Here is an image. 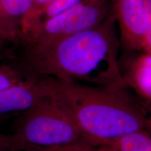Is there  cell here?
<instances>
[{
  "mask_svg": "<svg viewBox=\"0 0 151 151\" xmlns=\"http://www.w3.org/2000/svg\"><path fill=\"white\" fill-rule=\"evenodd\" d=\"M54 90L53 78L30 75L22 83L0 91V120L21 114Z\"/></svg>",
  "mask_w": 151,
  "mask_h": 151,
  "instance_id": "cell-5",
  "label": "cell"
},
{
  "mask_svg": "<svg viewBox=\"0 0 151 151\" xmlns=\"http://www.w3.org/2000/svg\"><path fill=\"white\" fill-rule=\"evenodd\" d=\"M13 134L19 151L78 143L91 145L57 94L55 84L51 94L19 115Z\"/></svg>",
  "mask_w": 151,
  "mask_h": 151,
  "instance_id": "cell-3",
  "label": "cell"
},
{
  "mask_svg": "<svg viewBox=\"0 0 151 151\" xmlns=\"http://www.w3.org/2000/svg\"><path fill=\"white\" fill-rule=\"evenodd\" d=\"M21 151H100V147H95L86 143H78L49 148L27 149Z\"/></svg>",
  "mask_w": 151,
  "mask_h": 151,
  "instance_id": "cell-13",
  "label": "cell"
},
{
  "mask_svg": "<svg viewBox=\"0 0 151 151\" xmlns=\"http://www.w3.org/2000/svg\"><path fill=\"white\" fill-rule=\"evenodd\" d=\"M0 44H1V43H0ZM0 49H1V45H0Z\"/></svg>",
  "mask_w": 151,
  "mask_h": 151,
  "instance_id": "cell-19",
  "label": "cell"
},
{
  "mask_svg": "<svg viewBox=\"0 0 151 151\" xmlns=\"http://www.w3.org/2000/svg\"><path fill=\"white\" fill-rule=\"evenodd\" d=\"M53 1L54 0H31V7L29 12L20 22V34L22 38L29 32L39 16Z\"/></svg>",
  "mask_w": 151,
  "mask_h": 151,
  "instance_id": "cell-12",
  "label": "cell"
},
{
  "mask_svg": "<svg viewBox=\"0 0 151 151\" xmlns=\"http://www.w3.org/2000/svg\"><path fill=\"white\" fill-rule=\"evenodd\" d=\"M120 41L128 50L143 51L146 24L145 0H111Z\"/></svg>",
  "mask_w": 151,
  "mask_h": 151,
  "instance_id": "cell-6",
  "label": "cell"
},
{
  "mask_svg": "<svg viewBox=\"0 0 151 151\" xmlns=\"http://www.w3.org/2000/svg\"><path fill=\"white\" fill-rule=\"evenodd\" d=\"M58 95L85 138L109 146L128 134L146 130L149 121L128 88L100 87L55 79Z\"/></svg>",
  "mask_w": 151,
  "mask_h": 151,
  "instance_id": "cell-2",
  "label": "cell"
},
{
  "mask_svg": "<svg viewBox=\"0 0 151 151\" xmlns=\"http://www.w3.org/2000/svg\"><path fill=\"white\" fill-rule=\"evenodd\" d=\"M29 76L20 68L0 64V91L22 83Z\"/></svg>",
  "mask_w": 151,
  "mask_h": 151,
  "instance_id": "cell-10",
  "label": "cell"
},
{
  "mask_svg": "<svg viewBox=\"0 0 151 151\" xmlns=\"http://www.w3.org/2000/svg\"><path fill=\"white\" fill-rule=\"evenodd\" d=\"M86 1H88V0H54L43 11L42 14L39 16V18H38L37 21H36L35 24L33 25V27L31 28L29 32L24 36V37H26L36 27H37L38 25H39V24L44 21H46V20Z\"/></svg>",
  "mask_w": 151,
  "mask_h": 151,
  "instance_id": "cell-11",
  "label": "cell"
},
{
  "mask_svg": "<svg viewBox=\"0 0 151 151\" xmlns=\"http://www.w3.org/2000/svg\"><path fill=\"white\" fill-rule=\"evenodd\" d=\"M18 35V32L0 18V43L14 41L17 39Z\"/></svg>",
  "mask_w": 151,
  "mask_h": 151,
  "instance_id": "cell-15",
  "label": "cell"
},
{
  "mask_svg": "<svg viewBox=\"0 0 151 151\" xmlns=\"http://www.w3.org/2000/svg\"><path fill=\"white\" fill-rule=\"evenodd\" d=\"M100 151H116L110 146L100 147Z\"/></svg>",
  "mask_w": 151,
  "mask_h": 151,
  "instance_id": "cell-17",
  "label": "cell"
},
{
  "mask_svg": "<svg viewBox=\"0 0 151 151\" xmlns=\"http://www.w3.org/2000/svg\"><path fill=\"white\" fill-rule=\"evenodd\" d=\"M0 148L9 149L12 151H19V146L15 136L0 133Z\"/></svg>",
  "mask_w": 151,
  "mask_h": 151,
  "instance_id": "cell-16",
  "label": "cell"
},
{
  "mask_svg": "<svg viewBox=\"0 0 151 151\" xmlns=\"http://www.w3.org/2000/svg\"><path fill=\"white\" fill-rule=\"evenodd\" d=\"M110 146L116 151H151V136L146 130L128 134Z\"/></svg>",
  "mask_w": 151,
  "mask_h": 151,
  "instance_id": "cell-9",
  "label": "cell"
},
{
  "mask_svg": "<svg viewBox=\"0 0 151 151\" xmlns=\"http://www.w3.org/2000/svg\"><path fill=\"white\" fill-rule=\"evenodd\" d=\"M111 11V0H88L48 19L23 39L27 48L45 46L101 23Z\"/></svg>",
  "mask_w": 151,
  "mask_h": 151,
  "instance_id": "cell-4",
  "label": "cell"
},
{
  "mask_svg": "<svg viewBox=\"0 0 151 151\" xmlns=\"http://www.w3.org/2000/svg\"><path fill=\"white\" fill-rule=\"evenodd\" d=\"M120 36L112 11L98 25L45 46L26 48L27 74L100 87L127 88L119 61Z\"/></svg>",
  "mask_w": 151,
  "mask_h": 151,
  "instance_id": "cell-1",
  "label": "cell"
},
{
  "mask_svg": "<svg viewBox=\"0 0 151 151\" xmlns=\"http://www.w3.org/2000/svg\"><path fill=\"white\" fill-rule=\"evenodd\" d=\"M30 7L31 0H0V18L20 34V22Z\"/></svg>",
  "mask_w": 151,
  "mask_h": 151,
  "instance_id": "cell-8",
  "label": "cell"
},
{
  "mask_svg": "<svg viewBox=\"0 0 151 151\" xmlns=\"http://www.w3.org/2000/svg\"><path fill=\"white\" fill-rule=\"evenodd\" d=\"M127 88L151 101V55L143 53L130 60L125 73H122Z\"/></svg>",
  "mask_w": 151,
  "mask_h": 151,
  "instance_id": "cell-7",
  "label": "cell"
},
{
  "mask_svg": "<svg viewBox=\"0 0 151 151\" xmlns=\"http://www.w3.org/2000/svg\"><path fill=\"white\" fill-rule=\"evenodd\" d=\"M146 2V24L143 36V52L151 55V0Z\"/></svg>",
  "mask_w": 151,
  "mask_h": 151,
  "instance_id": "cell-14",
  "label": "cell"
},
{
  "mask_svg": "<svg viewBox=\"0 0 151 151\" xmlns=\"http://www.w3.org/2000/svg\"><path fill=\"white\" fill-rule=\"evenodd\" d=\"M0 151H12V150H9V149H7V148H0Z\"/></svg>",
  "mask_w": 151,
  "mask_h": 151,
  "instance_id": "cell-18",
  "label": "cell"
},
{
  "mask_svg": "<svg viewBox=\"0 0 151 151\" xmlns=\"http://www.w3.org/2000/svg\"><path fill=\"white\" fill-rule=\"evenodd\" d=\"M0 57H1V55H0Z\"/></svg>",
  "mask_w": 151,
  "mask_h": 151,
  "instance_id": "cell-20",
  "label": "cell"
}]
</instances>
